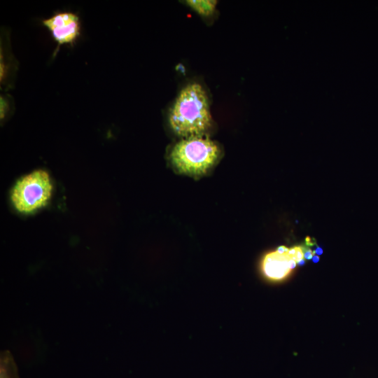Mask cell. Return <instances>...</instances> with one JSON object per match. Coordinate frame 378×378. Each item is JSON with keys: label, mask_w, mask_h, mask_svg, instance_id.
I'll return each mask as SVG.
<instances>
[{"label": "cell", "mask_w": 378, "mask_h": 378, "mask_svg": "<svg viewBox=\"0 0 378 378\" xmlns=\"http://www.w3.org/2000/svg\"><path fill=\"white\" fill-rule=\"evenodd\" d=\"M312 260H313L314 262H318V260H319L318 255H314L313 258H312Z\"/></svg>", "instance_id": "obj_12"}, {"label": "cell", "mask_w": 378, "mask_h": 378, "mask_svg": "<svg viewBox=\"0 0 378 378\" xmlns=\"http://www.w3.org/2000/svg\"><path fill=\"white\" fill-rule=\"evenodd\" d=\"M10 31L1 27L0 37V88L6 92L15 86L19 62L12 52Z\"/></svg>", "instance_id": "obj_5"}, {"label": "cell", "mask_w": 378, "mask_h": 378, "mask_svg": "<svg viewBox=\"0 0 378 378\" xmlns=\"http://www.w3.org/2000/svg\"><path fill=\"white\" fill-rule=\"evenodd\" d=\"M169 123L175 134L183 138L201 136L211 125L209 97L197 83L184 87L169 111Z\"/></svg>", "instance_id": "obj_1"}, {"label": "cell", "mask_w": 378, "mask_h": 378, "mask_svg": "<svg viewBox=\"0 0 378 378\" xmlns=\"http://www.w3.org/2000/svg\"><path fill=\"white\" fill-rule=\"evenodd\" d=\"M315 254V251H312L311 249L307 250L304 252V258L307 260L312 259L313 256Z\"/></svg>", "instance_id": "obj_10"}, {"label": "cell", "mask_w": 378, "mask_h": 378, "mask_svg": "<svg viewBox=\"0 0 378 378\" xmlns=\"http://www.w3.org/2000/svg\"><path fill=\"white\" fill-rule=\"evenodd\" d=\"M297 258L277 250L267 253L262 261V271L269 279L279 281L289 275L297 265Z\"/></svg>", "instance_id": "obj_6"}, {"label": "cell", "mask_w": 378, "mask_h": 378, "mask_svg": "<svg viewBox=\"0 0 378 378\" xmlns=\"http://www.w3.org/2000/svg\"><path fill=\"white\" fill-rule=\"evenodd\" d=\"M52 189L48 174L36 170L18 181L11 191V201L19 212L30 214L47 204Z\"/></svg>", "instance_id": "obj_3"}, {"label": "cell", "mask_w": 378, "mask_h": 378, "mask_svg": "<svg viewBox=\"0 0 378 378\" xmlns=\"http://www.w3.org/2000/svg\"><path fill=\"white\" fill-rule=\"evenodd\" d=\"M186 3L198 14L202 16L212 15L217 5V1L215 0H188L186 1Z\"/></svg>", "instance_id": "obj_8"}, {"label": "cell", "mask_w": 378, "mask_h": 378, "mask_svg": "<svg viewBox=\"0 0 378 378\" xmlns=\"http://www.w3.org/2000/svg\"><path fill=\"white\" fill-rule=\"evenodd\" d=\"M314 251L317 255H320L323 253V249L321 247H317Z\"/></svg>", "instance_id": "obj_11"}, {"label": "cell", "mask_w": 378, "mask_h": 378, "mask_svg": "<svg viewBox=\"0 0 378 378\" xmlns=\"http://www.w3.org/2000/svg\"><path fill=\"white\" fill-rule=\"evenodd\" d=\"M57 43L52 53L54 58L63 45L74 47L81 36L82 25L79 15L71 11H57L48 18L41 20Z\"/></svg>", "instance_id": "obj_4"}, {"label": "cell", "mask_w": 378, "mask_h": 378, "mask_svg": "<svg viewBox=\"0 0 378 378\" xmlns=\"http://www.w3.org/2000/svg\"><path fill=\"white\" fill-rule=\"evenodd\" d=\"M0 378H19L18 369L12 355L8 351L1 353Z\"/></svg>", "instance_id": "obj_7"}, {"label": "cell", "mask_w": 378, "mask_h": 378, "mask_svg": "<svg viewBox=\"0 0 378 378\" xmlns=\"http://www.w3.org/2000/svg\"><path fill=\"white\" fill-rule=\"evenodd\" d=\"M304 263H305V261H304V259L300 260L297 262V264H298V265H300V266L304 265Z\"/></svg>", "instance_id": "obj_13"}, {"label": "cell", "mask_w": 378, "mask_h": 378, "mask_svg": "<svg viewBox=\"0 0 378 378\" xmlns=\"http://www.w3.org/2000/svg\"><path fill=\"white\" fill-rule=\"evenodd\" d=\"M219 155L216 143L201 136L183 138L177 142L170 153V159L179 172L197 176L206 173Z\"/></svg>", "instance_id": "obj_2"}, {"label": "cell", "mask_w": 378, "mask_h": 378, "mask_svg": "<svg viewBox=\"0 0 378 378\" xmlns=\"http://www.w3.org/2000/svg\"><path fill=\"white\" fill-rule=\"evenodd\" d=\"M15 111L13 97L8 93L1 92L0 94V120L1 122L8 120Z\"/></svg>", "instance_id": "obj_9"}]
</instances>
